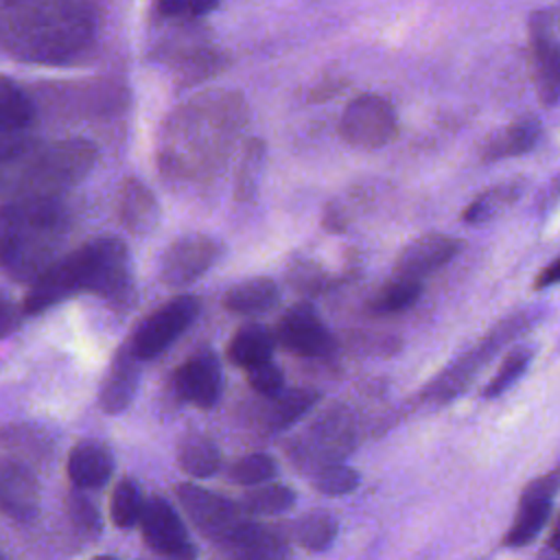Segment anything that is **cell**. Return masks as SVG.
I'll use <instances>...</instances> for the list:
<instances>
[{"label":"cell","instance_id":"6da1fadb","mask_svg":"<svg viewBox=\"0 0 560 560\" xmlns=\"http://www.w3.org/2000/svg\"><path fill=\"white\" fill-rule=\"evenodd\" d=\"M90 13L79 0H37L11 20L13 50L35 61H63L90 39Z\"/></svg>","mask_w":560,"mask_h":560},{"label":"cell","instance_id":"7a4b0ae2","mask_svg":"<svg viewBox=\"0 0 560 560\" xmlns=\"http://www.w3.org/2000/svg\"><path fill=\"white\" fill-rule=\"evenodd\" d=\"M66 217L48 197H26L0 210V262L18 276L33 273L50 258Z\"/></svg>","mask_w":560,"mask_h":560},{"label":"cell","instance_id":"3957f363","mask_svg":"<svg viewBox=\"0 0 560 560\" xmlns=\"http://www.w3.org/2000/svg\"><path fill=\"white\" fill-rule=\"evenodd\" d=\"M175 492L192 525L223 551H228L241 529L252 521L238 503L206 488L179 483Z\"/></svg>","mask_w":560,"mask_h":560},{"label":"cell","instance_id":"277c9868","mask_svg":"<svg viewBox=\"0 0 560 560\" xmlns=\"http://www.w3.org/2000/svg\"><path fill=\"white\" fill-rule=\"evenodd\" d=\"M81 291L98 295H120L129 284V252L120 238L103 236L85 243L77 252Z\"/></svg>","mask_w":560,"mask_h":560},{"label":"cell","instance_id":"5b68a950","mask_svg":"<svg viewBox=\"0 0 560 560\" xmlns=\"http://www.w3.org/2000/svg\"><path fill=\"white\" fill-rule=\"evenodd\" d=\"M398 120L392 103L378 94L352 98L339 120V133L357 149L374 151L396 138Z\"/></svg>","mask_w":560,"mask_h":560},{"label":"cell","instance_id":"8992f818","mask_svg":"<svg viewBox=\"0 0 560 560\" xmlns=\"http://www.w3.org/2000/svg\"><path fill=\"white\" fill-rule=\"evenodd\" d=\"M536 315V313H534ZM532 313H518L516 317L503 322L488 339H483L470 354L462 357L459 361H455L453 365H448V370H444L427 389H424V398L431 400H448L453 396H457L459 392L466 389L468 381L477 374V370L492 359L494 352H499V348L510 341L518 330L529 328L536 317Z\"/></svg>","mask_w":560,"mask_h":560},{"label":"cell","instance_id":"52a82bcc","mask_svg":"<svg viewBox=\"0 0 560 560\" xmlns=\"http://www.w3.org/2000/svg\"><path fill=\"white\" fill-rule=\"evenodd\" d=\"M197 313L199 302L190 295H182L166 302L136 328L129 341L131 350L140 361L162 354L195 322Z\"/></svg>","mask_w":560,"mask_h":560},{"label":"cell","instance_id":"ba28073f","mask_svg":"<svg viewBox=\"0 0 560 560\" xmlns=\"http://www.w3.org/2000/svg\"><path fill=\"white\" fill-rule=\"evenodd\" d=\"M560 490V466L529 481L518 499V508L510 529L503 536L505 547H525L529 545L547 525L553 508V499Z\"/></svg>","mask_w":560,"mask_h":560},{"label":"cell","instance_id":"9c48e42d","mask_svg":"<svg viewBox=\"0 0 560 560\" xmlns=\"http://www.w3.org/2000/svg\"><path fill=\"white\" fill-rule=\"evenodd\" d=\"M529 48L536 94L542 105L553 107L560 103V39L549 11L532 13Z\"/></svg>","mask_w":560,"mask_h":560},{"label":"cell","instance_id":"30bf717a","mask_svg":"<svg viewBox=\"0 0 560 560\" xmlns=\"http://www.w3.org/2000/svg\"><path fill=\"white\" fill-rule=\"evenodd\" d=\"M276 341L300 357H324L335 341L311 302L293 304L278 322Z\"/></svg>","mask_w":560,"mask_h":560},{"label":"cell","instance_id":"8fae6325","mask_svg":"<svg viewBox=\"0 0 560 560\" xmlns=\"http://www.w3.org/2000/svg\"><path fill=\"white\" fill-rule=\"evenodd\" d=\"M140 527H142V536H144L147 545L155 553L168 556V558H192L195 556V547L190 545L188 532L166 499L151 497L142 505Z\"/></svg>","mask_w":560,"mask_h":560},{"label":"cell","instance_id":"7c38bea8","mask_svg":"<svg viewBox=\"0 0 560 560\" xmlns=\"http://www.w3.org/2000/svg\"><path fill=\"white\" fill-rule=\"evenodd\" d=\"M219 243L210 236L190 234L171 243L162 256L160 276L168 287H186L201 278L219 258Z\"/></svg>","mask_w":560,"mask_h":560},{"label":"cell","instance_id":"4fadbf2b","mask_svg":"<svg viewBox=\"0 0 560 560\" xmlns=\"http://www.w3.org/2000/svg\"><path fill=\"white\" fill-rule=\"evenodd\" d=\"M462 249V241L448 234H424L411 241L396 258V276L422 280L451 262Z\"/></svg>","mask_w":560,"mask_h":560},{"label":"cell","instance_id":"5bb4252c","mask_svg":"<svg viewBox=\"0 0 560 560\" xmlns=\"http://www.w3.org/2000/svg\"><path fill=\"white\" fill-rule=\"evenodd\" d=\"M81 291V271L77 254H68L57 262H50L33 282L31 291L24 298V313L35 315L63 298Z\"/></svg>","mask_w":560,"mask_h":560},{"label":"cell","instance_id":"9a60e30c","mask_svg":"<svg viewBox=\"0 0 560 560\" xmlns=\"http://www.w3.org/2000/svg\"><path fill=\"white\" fill-rule=\"evenodd\" d=\"M175 389L184 400L210 409L221 396V365L217 357L203 350L184 361L175 374Z\"/></svg>","mask_w":560,"mask_h":560},{"label":"cell","instance_id":"2e32d148","mask_svg":"<svg viewBox=\"0 0 560 560\" xmlns=\"http://www.w3.org/2000/svg\"><path fill=\"white\" fill-rule=\"evenodd\" d=\"M138 357L131 350V346H122L109 365L107 376L103 378L101 387V407L107 413H120L122 409L129 407V402L136 396L138 381H140V368H138Z\"/></svg>","mask_w":560,"mask_h":560},{"label":"cell","instance_id":"e0dca14e","mask_svg":"<svg viewBox=\"0 0 560 560\" xmlns=\"http://www.w3.org/2000/svg\"><path fill=\"white\" fill-rule=\"evenodd\" d=\"M0 508L22 521L37 512V481L22 464L0 462Z\"/></svg>","mask_w":560,"mask_h":560},{"label":"cell","instance_id":"ac0fdd59","mask_svg":"<svg viewBox=\"0 0 560 560\" xmlns=\"http://www.w3.org/2000/svg\"><path fill=\"white\" fill-rule=\"evenodd\" d=\"M540 133H542V129H540V122L536 116L516 118L514 122L499 129L497 133H492L486 140V144L481 149V160L494 162V160H505V158L529 153L538 144Z\"/></svg>","mask_w":560,"mask_h":560},{"label":"cell","instance_id":"d6986e66","mask_svg":"<svg viewBox=\"0 0 560 560\" xmlns=\"http://www.w3.org/2000/svg\"><path fill=\"white\" fill-rule=\"evenodd\" d=\"M114 462L107 448L94 442H81L68 457V477L77 488H101L109 479Z\"/></svg>","mask_w":560,"mask_h":560},{"label":"cell","instance_id":"ffe728a7","mask_svg":"<svg viewBox=\"0 0 560 560\" xmlns=\"http://www.w3.org/2000/svg\"><path fill=\"white\" fill-rule=\"evenodd\" d=\"M278 298H280L278 284L271 278L256 276L230 287L223 295V306L232 313L256 315L276 306Z\"/></svg>","mask_w":560,"mask_h":560},{"label":"cell","instance_id":"44dd1931","mask_svg":"<svg viewBox=\"0 0 560 560\" xmlns=\"http://www.w3.org/2000/svg\"><path fill=\"white\" fill-rule=\"evenodd\" d=\"M118 219L131 230V232H147L158 219V203L151 195V190L140 184L138 179H127L116 199Z\"/></svg>","mask_w":560,"mask_h":560},{"label":"cell","instance_id":"7402d4cb","mask_svg":"<svg viewBox=\"0 0 560 560\" xmlns=\"http://www.w3.org/2000/svg\"><path fill=\"white\" fill-rule=\"evenodd\" d=\"M276 348V337L273 332L262 326V324H245L241 326L234 337L228 343V359L247 370L256 363H262L267 359H271Z\"/></svg>","mask_w":560,"mask_h":560},{"label":"cell","instance_id":"603a6c76","mask_svg":"<svg viewBox=\"0 0 560 560\" xmlns=\"http://www.w3.org/2000/svg\"><path fill=\"white\" fill-rule=\"evenodd\" d=\"M525 188H527L525 179H510V182L494 184V186L486 188L464 208L462 221H466L470 225H479V223H488V221L497 219L499 212L510 208L525 192Z\"/></svg>","mask_w":560,"mask_h":560},{"label":"cell","instance_id":"cb8c5ba5","mask_svg":"<svg viewBox=\"0 0 560 560\" xmlns=\"http://www.w3.org/2000/svg\"><path fill=\"white\" fill-rule=\"evenodd\" d=\"M293 542L308 551H324L332 545L337 538L339 525L337 521L326 512H311L300 518H295L289 527Z\"/></svg>","mask_w":560,"mask_h":560},{"label":"cell","instance_id":"d4e9b609","mask_svg":"<svg viewBox=\"0 0 560 560\" xmlns=\"http://www.w3.org/2000/svg\"><path fill=\"white\" fill-rule=\"evenodd\" d=\"M422 293V280H411V278H400L396 276L392 282L383 284L372 300L368 302V311L374 315H392V313H402L411 308Z\"/></svg>","mask_w":560,"mask_h":560},{"label":"cell","instance_id":"484cf974","mask_svg":"<svg viewBox=\"0 0 560 560\" xmlns=\"http://www.w3.org/2000/svg\"><path fill=\"white\" fill-rule=\"evenodd\" d=\"M177 462L192 477H212L221 466V453L210 438L188 435L179 444Z\"/></svg>","mask_w":560,"mask_h":560},{"label":"cell","instance_id":"4316f807","mask_svg":"<svg viewBox=\"0 0 560 560\" xmlns=\"http://www.w3.org/2000/svg\"><path fill=\"white\" fill-rule=\"evenodd\" d=\"M271 400H273L271 413H269L271 429L284 431L289 424L302 418L319 400V392L308 387H291L271 396Z\"/></svg>","mask_w":560,"mask_h":560},{"label":"cell","instance_id":"83f0119b","mask_svg":"<svg viewBox=\"0 0 560 560\" xmlns=\"http://www.w3.org/2000/svg\"><path fill=\"white\" fill-rule=\"evenodd\" d=\"M534 354H536V350L532 346H516V348H512L503 357V361H501L499 370L494 372V376L486 383V387L481 392V398L492 400V398H499L501 394H505L525 374V370L529 368Z\"/></svg>","mask_w":560,"mask_h":560},{"label":"cell","instance_id":"f1b7e54d","mask_svg":"<svg viewBox=\"0 0 560 560\" xmlns=\"http://www.w3.org/2000/svg\"><path fill=\"white\" fill-rule=\"evenodd\" d=\"M295 490L284 486V483H267L260 488L249 490L243 501L241 508L252 516H269V514H282L289 508H293L295 503Z\"/></svg>","mask_w":560,"mask_h":560},{"label":"cell","instance_id":"f546056e","mask_svg":"<svg viewBox=\"0 0 560 560\" xmlns=\"http://www.w3.org/2000/svg\"><path fill=\"white\" fill-rule=\"evenodd\" d=\"M265 166V142L254 138L245 144L238 171H236V197L241 201H249L256 190Z\"/></svg>","mask_w":560,"mask_h":560},{"label":"cell","instance_id":"4dcf8cb0","mask_svg":"<svg viewBox=\"0 0 560 560\" xmlns=\"http://www.w3.org/2000/svg\"><path fill=\"white\" fill-rule=\"evenodd\" d=\"M359 481H361L359 472L341 462H328L319 466L311 477V486L326 497L350 494L359 486Z\"/></svg>","mask_w":560,"mask_h":560},{"label":"cell","instance_id":"1f68e13d","mask_svg":"<svg viewBox=\"0 0 560 560\" xmlns=\"http://www.w3.org/2000/svg\"><path fill=\"white\" fill-rule=\"evenodd\" d=\"M278 466L276 459L267 453H249L232 464L230 479L238 486H260L273 479Z\"/></svg>","mask_w":560,"mask_h":560},{"label":"cell","instance_id":"d6a6232c","mask_svg":"<svg viewBox=\"0 0 560 560\" xmlns=\"http://www.w3.org/2000/svg\"><path fill=\"white\" fill-rule=\"evenodd\" d=\"M142 497L131 479H122L112 494V521L118 527H133L142 514Z\"/></svg>","mask_w":560,"mask_h":560},{"label":"cell","instance_id":"836d02e7","mask_svg":"<svg viewBox=\"0 0 560 560\" xmlns=\"http://www.w3.org/2000/svg\"><path fill=\"white\" fill-rule=\"evenodd\" d=\"M291 287L304 295H317L326 289V271L315 260H295L287 271Z\"/></svg>","mask_w":560,"mask_h":560},{"label":"cell","instance_id":"e575fe53","mask_svg":"<svg viewBox=\"0 0 560 560\" xmlns=\"http://www.w3.org/2000/svg\"><path fill=\"white\" fill-rule=\"evenodd\" d=\"M245 374L252 389L265 398H271L284 389V374L271 359L247 368Z\"/></svg>","mask_w":560,"mask_h":560},{"label":"cell","instance_id":"d590c367","mask_svg":"<svg viewBox=\"0 0 560 560\" xmlns=\"http://www.w3.org/2000/svg\"><path fill=\"white\" fill-rule=\"evenodd\" d=\"M72 512H74V518L81 527H88V529L98 527V516H96V510L90 501H85L81 497H74L72 499Z\"/></svg>","mask_w":560,"mask_h":560},{"label":"cell","instance_id":"8d00e7d4","mask_svg":"<svg viewBox=\"0 0 560 560\" xmlns=\"http://www.w3.org/2000/svg\"><path fill=\"white\" fill-rule=\"evenodd\" d=\"M322 223L328 232H343L346 225H348V217H346V210L337 203H328L324 214H322Z\"/></svg>","mask_w":560,"mask_h":560},{"label":"cell","instance_id":"74e56055","mask_svg":"<svg viewBox=\"0 0 560 560\" xmlns=\"http://www.w3.org/2000/svg\"><path fill=\"white\" fill-rule=\"evenodd\" d=\"M553 284H560V256L556 260H551L545 269H540V273L534 280V289L536 291L549 289Z\"/></svg>","mask_w":560,"mask_h":560},{"label":"cell","instance_id":"f35d334b","mask_svg":"<svg viewBox=\"0 0 560 560\" xmlns=\"http://www.w3.org/2000/svg\"><path fill=\"white\" fill-rule=\"evenodd\" d=\"M20 324V315L18 308L4 300H0V337L11 335Z\"/></svg>","mask_w":560,"mask_h":560},{"label":"cell","instance_id":"ab89813d","mask_svg":"<svg viewBox=\"0 0 560 560\" xmlns=\"http://www.w3.org/2000/svg\"><path fill=\"white\" fill-rule=\"evenodd\" d=\"M217 2L219 0H186V13L192 15V18L206 15L217 7Z\"/></svg>","mask_w":560,"mask_h":560},{"label":"cell","instance_id":"60d3db41","mask_svg":"<svg viewBox=\"0 0 560 560\" xmlns=\"http://www.w3.org/2000/svg\"><path fill=\"white\" fill-rule=\"evenodd\" d=\"M158 11L162 15H182L186 13V0H158Z\"/></svg>","mask_w":560,"mask_h":560},{"label":"cell","instance_id":"b9f144b4","mask_svg":"<svg viewBox=\"0 0 560 560\" xmlns=\"http://www.w3.org/2000/svg\"><path fill=\"white\" fill-rule=\"evenodd\" d=\"M549 547H551L556 553H560V514H558L556 525H553V532H551V536H549Z\"/></svg>","mask_w":560,"mask_h":560}]
</instances>
